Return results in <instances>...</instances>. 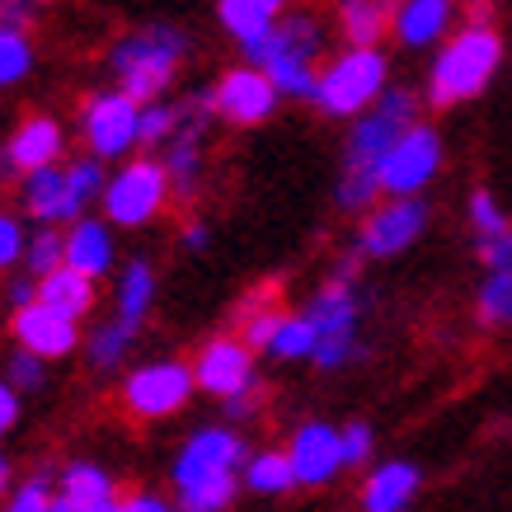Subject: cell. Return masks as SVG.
Listing matches in <instances>:
<instances>
[{
    "mask_svg": "<svg viewBox=\"0 0 512 512\" xmlns=\"http://www.w3.org/2000/svg\"><path fill=\"white\" fill-rule=\"evenodd\" d=\"M423 113V94L409 85L390 80L386 94L376 99L367 113H357L348 123L343 137V160H339V179H334V207L348 217H362L376 198H381V160L395 146L409 123H419Z\"/></svg>",
    "mask_w": 512,
    "mask_h": 512,
    "instance_id": "obj_1",
    "label": "cell"
},
{
    "mask_svg": "<svg viewBox=\"0 0 512 512\" xmlns=\"http://www.w3.org/2000/svg\"><path fill=\"white\" fill-rule=\"evenodd\" d=\"M249 442L231 419L198 423L170 456V494L184 512H231L235 498L245 494L240 470H245Z\"/></svg>",
    "mask_w": 512,
    "mask_h": 512,
    "instance_id": "obj_2",
    "label": "cell"
},
{
    "mask_svg": "<svg viewBox=\"0 0 512 512\" xmlns=\"http://www.w3.org/2000/svg\"><path fill=\"white\" fill-rule=\"evenodd\" d=\"M508 43L494 19L466 15L456 29L433 47V62L423 71V104L428 109H461L480 99L503 71Z\"/></svg>",
    "mask_w": 512,
    "mask_h": 512,
    "instance_id": "obj_3",
    "label": "cell"
},
{
    "mask_svg": "<svg viewBox=\"0 0 512 512\" xmlns=\"http://www.w3.org/2000/svg\"><path fill=\"white\" fill-rule=\"evenodd\" d=\"M188 52H193V38L170 19H156V24L118 33L104 52V71H109V85L151 104V99H165L174 90Z\"/></svg>",
    "mask_w": 512,
    "mask_h": 512,
    "instance_id": "obj_4",
    "label": "cell"
},
{
    "mask_svg": "<svg viewBox=\"0 0 512 512\" xmlns=\"http://www.w3.org/2000/svg\"><path fill=\"white\" fill-rule=\"evenodd\" d=\"M301 311H306V320H311V329H315L311 367H320V372H343V367H353L357 357L367 353V339H362L367 292H362V282H357L353 259H343V264L315 287L311 301H306Z\"/></svg>",
    "mask_w": 512,
    "mask_h": 512,
    "instance_id": "obj_5",
    "label": "cell"
},
{
    "mask_svg": "<svg viewBox=\"0 0 512 512\" xmlns=\"http://www.w3.org/2000/svg\"><path fill=\"white\" fill-rule=\"evenodd\" d=\"M325 57H329V19L320 10H311V5L282 10L273 33L254 52H245V62L264 66L273 76L282 99H306V104H311L315 76H320Z\"/></svg>",
    "mask_w": 512,
    "mask_h": 512,
    "instance_id": "obj_6",
    "label": "cell"
},
{
    "mask_svg": "<svg viewBox=\"0 0 512 512\" xmlns=\"http://www.w3.org/2000/svg\"><path fill=\"white\" fill-rule=\"evenodd\" d=\"M390 85V57L386 47H353L343 43L339 52H329L315 76L311 109L334 123H353L357 113H367L386 94Z\"/></svg>",
    "mask_w": 512,
    "mask_h": 512,
    "instance_id": "obj_7",
    "label": "cell"
},
{
    "mask_svg": "<svg viewBox=\"0 0 512 512\" xmlns=\"http://www.w3.org/2000/svg\"><path fill=\"white\" fill-rule=\"evenodd\" d=\"M170 207H174V184H170V170L160 165L156 151L109 165V184L99 193V212H104L118 231H146V226H156Z\"/></svg>",
    "mask_w": 512,
    "mask_h": 512,
    "instance_id": "obj_8",
    "label": "cell"
},
{
    "mask_svg": "<svg viewBox=\"0 0 512 512\" xmlns=\"http://www.w3.org/2000/svg\"><path fill=\"white\" fill-rule=\"evenodd\" d=\"M198 400L193 362L184 357H146L118 376V404L132 423H165Z\"/></svg>",
    "mask_w": 512,
    "mask_h": 512,
    "instance_id": "obj_9",
    "label": "cell"
},
{
    "mask_svg": "<svg viewBox=\"0 0 512 512\" xmlns=\"http://www.w3.org/2000/svg\"><path fill=\"white\" fill-rule=\"evenodd\" d=\"M76 132H80V146H85L90 156L109 160V165L137 156L141 151V99H132V94L118 90V85L90 90L80 99Z\"/></svg>",
    "mask_w": 512,
    "mask_h": 512,
    "instance_id": "obj_10",
    "label": "cell"
},
{
    "mask_svg": "<svg viewBox=\"0 0 512 512\" xmlns=\"http://www.w3.org/2000/svg\"><path fill=\"white\" fill-rule=\"evenodd\" d=\"M193 362V381L198 395L217 404L249 400V395H264V376H259V348H249L240 334H212L198 343Z\"/></svg>",
    "mask_w": 512,
    "mask_h": 512,
    "instance_id": "obj_11",
    "label": "cell"
},
{
    "mask_svg": "<svg viewBox=\"0 0 512 512\" xmlns=\"http://www.w3.org/2000/svg\"><path fill=\"white\" fill-rule=\"evenodd\" d=\"M433 226V207L423 193L414 198H376L362 221H357V259L381 264V259H400L404 249H414L423 240V231Z\"/></svg>",
    "mask_w": 512,
    "mask_h": 512,
    "instance_id": "obj_12",
    "label": "cell"
},
{
    "mask_svg": "<svg viewBox=\"0 0 512 512\" xmlns=\"http://www.w3.org/2000/svg\"><path fill=\"white\" fill-rule=\"evenodd\" d=\"M212 123H217V118H212L207 90H198L193 99H184L170 141L156 151L160 165L170 170L174 202H193L202 193V170H207V137H212Z\"/></svg>",
    "mask_w": 512,
    "mask_h": 512,
    "instance_id": "obj_13",
    "label": "cell"
},
{
    "mask_svg": "<svg viewBox=\"0 0 512 512\" xmlns=\"http://www.w3.org/2000/svg\"><path fill=\"white\" fill-rule=\"evenodd\" d=\"M207 104H212V118L226 127H264L278 113L282 90L264 66L235 62L207 85Z\"/></svg>",
    "mask_w": 512,
    "mask_h": 512,
    "instance_id": "obj_14",
    "label": "cell"
},
{
    "mask_svg": "<svg viewBox=\"0 0 512 512\" xmlns=\"http://www.w3.org/2000/svg\"><path fill=\"white\" fill-rule=\"evenodd\" d=\"M442 160H447V141L433 123H409L395 137V146L381 160V198H414L442 174Z\"/></svg>",
    "mask_w": 512,
    "mask_h": 512,
    "instance_id": "obj_15",
    "label": "cell"
},
{
    "mask_svg": "<svg viewBox=\"0 0 512 512\" xmlns=\"http://www.w3.org/2000/svg\"><path fill=\"white\" fill-rule=\"evenodd\" d=\"M71 151V132L57 113H24L0 146V179H19L43 165H62Z\"/></svg>",
    "mask_w": 512,
    "mask_h": 512,
    "instance_id": "obj_16",
    "label": "cell"
},
{
    "mask_svg": "<svg viewBox=\"0 0 512 512\" xmlns=\"http://www.w3.org/2000/svg\"><path fill=\"white\" fill-rule=\"evenodd\" d=\"M80 325H85V320L57 311V306H47L43 296L29 301V306H19V311H10V339H15L19 348H29V353L47 357V362L76 357V348L85 343Z\"/></svg>",
    "mask_w": 512,
    "mask_h": 512,
    "instance_id": "obj_17",
    "label": "cell"
},
{
    "mask_svg": "<svg viewBox=\"0 0 512 512\" xmlns=\"http://www.w3.org/2000/svg\"><path fill=\"white\" fill-rule=\"evenodd\" d=\"M287 447V461H292L296 489H329L343 470V447H339V428L325 419H306L296 423L292 437L282 442Z\"/></svg>",
    "mask_w": 512,
    "mask_h": 512,
    "instance_id": "obj_18",
    "label": "cell"
},
{
    "mask_svg": "<svg viewBox=\"0 0 512 512\" xmlns=\"http://www.w3.org/2000/svg\"><path fill=\"white\" fill-rule=\"evenodd\" d=\"M19 212L33 226H71L76 217H85L90 207L80 202V193L66 179V160L62 165H43V170L19 174Z\"/></svg>",
    "mask_w": 512,
    "mask_h": 512,
    "instance_id": "obj_19",
    "label": "cell"
},
{
    "mask_svg": "<svg viewBox=\"0 0 512 512\" xmlns=\"http://www.w3.org/2000/svg\"><path fill=\"white\" fill-rule=\"evenodd\" d=\"M461 24V0H395L390 5V38L404 52H433Z\"/></svg>",
    "mask_w": 512,
    "mask_h": 512,
    "instance_id": "obj_20",
    "label": "cell"
},
{
    "mask_svg": "<svg viewBox=\"0 0 512 512\" xmlns=\"http://www.w3.org/2000/svg\"><path fill=\"white\" fill-rule=\"evenodd\" d=\"M156 301H160V273L156 264L146 259V254H132L118 264L113 273V320L127 329V334H137L151 325V315H156Z\"/></svg>",
    "mask_w": 512,
    "mask_h": 512,
    "instance_id": "obj_21",
    "label": "cell"
},
{
    "mask_svg": "<svg viewBox=\"0 0 512 512\" xmlns=\"http://www.w3.org/2000/svg\"><path fill=\"white\" fill-rule=\"evenodd\" d=\"M66 264L80 268V273H90V278H113L118 264H123V254H118V226H113L104 212L99 217H76L66 226Z\"/></svg>",
    "mask_w": 512,
    "mask_h": 512,
    "instance_id": "obj_22",
    "label": "cell"
},
{
    "mask_svg": "<svg viewBox=\"0 0 512 512\" xmlns=\"http://www.w3.org/2000/svg\"><path fill=\"white\" fill-rule=\"evenodd\" d=\"M423 489V470L414 461H376L367 475H362V489H357V508L362 512H409L414 498Z\"/></svg>",
    "mask_w": 512,
    "mask_h": 512,
    "instance_id": "obj_23",
    "label": "cell"
},
{
    "mask_svg": "<svg viewBox=\"0 0 512 512\" xmlns=\"http://www.w3.org/2000/svg\"><path fill=\"white\" fill-rule=\"evenodd\" d=\"M329 29L353 47H381L390 38V0H334Z\"/></svg>",
    "mask_w": 512,
    "mask_h": 512,
    "instance_id": "obj_24",
    "label": "cell"
},
{
    "mask_svg": "<svg viewBox=\"0 0 512 512\" xmlns=\"http://www.w3.org/2000/svg\"><path fill=\"white\" fill-rule=\"evenodd\" d=\"M38 296H43L47 306L76 315V320H90L94 306H99V278H90V273L62 264V268H52V273L38 278Z\"/></svg>",
    "mask_w": 512,
    "mask_h": 512,
    "instance_id": "obj_25",
    "label": "cell"
},
{
    "mask_svg": "<svg viewBox=\"0 0 512 512\" xmlns=\"http://www.w3.org/2000/svg\"><path fill=\"white\" fill-rule=\"evenodd\" d=\"M217 24H221V33L240 47V57H245V52H254V47L273 33L278 10L264 5V0H217Z\"/></svg>",
    "mask_w": 512,
    "mask_h": 512,
    "instance_id": "obj_26",
    "label": "cell"
},
{
    "mask_svg": "<svg viewBox=\"0 0 512 512\" xmlns=\"http://www.w3.org/2000/svg\"><path fill=\"white\" fill-rule=\"evenodd\" d=\"M57 494H66L76 508H99V503H109V498H118V480H113L109 466H99V461H90V456H76V461H66L62 470H57Z\"/></svg>",
    "mask_w": 512,
    "mask_h": 512,
    "instance_id": "obj_27",
    "label": "cell"
},
{
    "mask_svg": "<svg viewBox=\"0 0 512 512\" xmlns=\"http://www.w3.org/2000/svg\"><path fill=\"white\" fill-rule=\"evenodd\" d=\"M132 348H137V334H127V329L109 315V320H99V325L85 334L80 357H85V367H90L94 376H123Z\"/></svg>",
    "mask_w": 512,
    "mask_h": 512,
    "instance_id": "obj_28",
    "label": "cell"
},
{
    "mask_svg": "<svg viewBox=\"0 0 512 512\" xmlns=\"http://www.w3.org/2000/svg\"><path fill=\"white\" fill-rule=\"evenodd\" d=\"M240 484L245 494L254 498H282L296 489L292 461H287V447H259L245 456V470H240Z\"/></svg>",
    "mask_w": 512,
    "mask_h": 512,
    "instance_id": "obj_29",
    "label": "cell"
},
{
    "mask_svg": "<svg viewBox=\"0 0 512 512\" xmlns=\"http://www.w3.org/2000/svg\"><path fill=\"white\" fill-rule=\"evenodd\" d=\"M33 71H38V43H33L29 24L0 19V94L19 90Z\"/></svg>",
    "mask_w": 512,
    "mask_h": 512,
    "instance_id": "obj_30",
    "label": "cell"
},
{
    "mask_svg": "<svg viewBox=\"0 0 512 512\" xmlns=\"http://www.w3.org/2000/svg\"><path fill=\"white\" fill-rule=\"evenodd\" d=\"M282 315H287V306H282L278 287H259L254 296H245V306H240V325H235V334L249 343V348H259L264 353L268 339L278 334Z\"/></svg>",
    "mask_w": 512,
    "mask_h": 512,
    "instance_id": "obj_31",
    "label": "cell"
},
{
    "mask_svg": "<svg viewBox=\"0 0 512 512\" xmlns=\"http://www.w3.org/2000/svg\"><path fill=\"white\" fill-rule=\"evenodd\" d=\"M475 315L484 329L512 334V268H484V282L475 292Z\"/></svg>",
    "mask_w": 512,
    "mask_h": 512,
    "instance_id": "obj_32",
    "label": "cell"
},
{
    "mask_svg": "<svg viewBox=\"0 0 512 512\" xmlns=\"http://www.w3.org/2000/svg\"><path fill=\"white\" fill-rule=\"evenodd\" d=\"M311 353H315V329H311V320H306V311H287L282 315V325H278V334L268 339L264 357L292 367V362H311Z\"/></svg>",
    "mask_w": 512,
    "mask_h": 512,
    "instance_id": "obj_33",
    "label": "cell"
},
{
    "mask_svg": "<svg viewBox=\"0 0 512 512\" xmlns=\"http://www.w3.org/2000/svg\"><path fill=\"white\" fill-rule=\"evenodd\" d=\"M62 264H66V226H33L29 249H24V268L33 278H43V273H52Z\"/></svg>",
    "mask_w": 512,
    "mask_h": 512,
    "instance_id": "obj_34",
    "label": "cell"
},
{
    "mask_svg": "<svg viewBox=\"0 0 512 512\" xmlns=\"http://www.w3.org/2000/svg\"><path fill=\"white\" fill-rule=\"evenodd\" d=\"M466 221H470V235L475 240H494V235L512 231V217H508V207L489 193V188H475L466 202Z\"/></svg>",
    "mask_w": 512,
    "mask_h": 512,
    "instance_id": "obj_35",
    "label": "cell"
},
{
    "mask_svg": "<svg viewBox=\"0 0 512 512\" xmlns=\"http://www.w3.org/2000/svg\"><path fill=\"white\" fill-rule=\"evenodd\" d=\"M57 494V475L52 470H33L29 480H15V489L0 498V512H47Z\"/></svg>",
    "mask_w": 512,
    "mask_h": 512,
    "instance_id": "obj_36",
    "label": "cell"
},
{
    "mask_svg": "<svg viewBox=\"0 0 512 512\" xmlns=\"http://www.w3.org/2000/svg\"><path fill=\"white\" fill-rule=\"evenodd\" d=\"M179 109H184V99H170V94L141 104V151H160L170 141L174 123H179Z\"/></svg>",
    "mask_w": 512,
    "mask_h": 512,
    "instance_id": "obj_37",
    "label": "cell"
},
{
    "mask_svg": "<svg viewBox=\"0 0 512 512\" xmlns=\"http://www.w3.org/2000/svg\"><path fill=\"white\" fill-rule=\"evenodd\" d=\"M66 179H71V188L80 193L85 207H99V193H104V184H109V160L90 156V151L66 156Z\"/></svg>",
    "mask_w": 512,
    "mask_h": 512,
    "instance_id": "obj_38",
    "label": "cell"
},
{
    "mask_svg": "<svg viewBox=\"0 0 512 512\" xmlns=\"http://www.w3.org/2000/svg\"><path fill=\"white\" fill-rule=\"evenodd\" d=\"M29 217L24 212H10V207H0V278L5 273H15L24 268V249H29Z\"/></svg>",
    "mask_w": 512,
    "mask_h": 512,
    "instance_id": "obj_39",
    "label": "cell"
},
{
    "mask_svg": "<svg viewBox=\"0 0 512 512\" xmlns=\"http://www.w3.org/2000/svg\"><path fill=\"white\" fill-rule=\"evenodd\" d=\"M47 367H52V362H47V357H38V353H29V348H10V353H5V367H0V372L10 376V386L15 390H24V395H38V390L47 386Z\"/></svg>",
    "mask_w": 512,
    "mask_h": 512,
    "instance_id": "obj_40",
    "label": "cell"
},
{
    "mask_svg": "<svg viewBox=\"0 0 512 512\" xmlns=\"http://www.w3.org/2000/svg\"><path fill=\"white\" fill-rule=\"evenodd\" d=\"M339 447H343V466L348 470H362L372 466V451H376V428L372 423H339Z\"/></svg>",
    "mask_w": 512,
    "mask_h": 512,
    "instance_id": "obj_41",
    "label": "cell"
},
{
    "mask_svg": "<svg viewBox=\"0 0 512 512\" xmlns=\"http://www.w3.org/2000/svg\"><path fill=\"white\" fill-rule=\"evenodd\" d=\"M19 423H24V390H15L10 386V376L0 372V442L15 437Z\"/></svg>",
    "mask_w": 512,
    "mask_h": 512,
    "instance_id": "obj_42",
    "label": "cell"
},
{
    "mask_svg": "<svg viewBox=\"0 0 512 512\" xmlns=\"http://www.w3.org/2000/svg\"><path fill=\"white\" fill-rule=\"evenodd\" d=\"M5 306L10 311H19V306H29V301H38V278H33L29 268L24 273H5Z\"/></svg>",
    "mask_w": 512,
    "mask_h": 512,
    "instance_id": "obj_43",
    "label": "cell"
},
{
    "mask_svg": "<svg viewBox=\"0 0 512 512\" xmlns=\"http://www.w3.org/2000/svg\"><path fill=\"white\" fill-rule=\"evenodd\" d=\"M123 512H184L174 494H160V489H137V494L123 498Z\"/></svg>",
    "mask_w": 512,
    "mask_h": 512,
    "instance_id": "obj_44",
    "label": "cell"
},
{
    "mask_svg": "<svg viewBox=\"0 0 512 512\" xmlns=\"http://www.w3.org/2000/svg\"><path fill=\"white\" fill-rule=\"evenodd\" d=\"M475 254L484 268H512V231L494 235V240H475Z\"/></svg>",
    "mask_w": 512,
    "mask_h": 512,
    "instance_id": "obj_45",
    "label": "cell"
},
{
    "mask_svg": "<svg viewBox=\"0 0 512 512\" xmlns=\"http://www.w3.org/2000/svg\"><path fill=\"white\" fill-rule=\"evenodd\" d=\"M179 245H184L188 254H207V249H212V226L202 217H188L184 226H179Z\"/></svg>",
    "mask_w": 512,
    "mask_h": 512,
    "instance_id": "obj_46",
    "label": "cell"
},
{
    "mask_svg": "<svg viewBox=\"0 0 512 512\" xmlns=\"http://www.w3.org/2000/svg\"><path fill=\"white\" fill-rule=\"evenodd\" d=\"M47 5H57V0H0V19H15V24H29L47 10Z\"/></svg>",
    "mask_w": 512,
    "mask_h": 512,
    "instance_id": "obj_47",
    "label": "cell"
},
{
    "mask_svg": "<svg viewBox=\"0 0 512 512\" xmlns=\"http://www.w3.org/2000/svg\"><path fill=\"white\" fill-rule=\"evenodd\" d=\"M264 409V395H249V400H231V404H221V414L231 423H245V419H254Z\"/></svg>",
    "mask_w": 512,
    "mask_h": 512,
    "instance_id": "obj_48",
    "label": "cell"
},
{
    "mask_svg": "<svg viewBox=\"0 0 512 512\" xmlns=\"http://www.w3.org/2000/svg\"><path fill=\"white\" fill-rule=\"evenodd\" d=\"M10 489H15V461H10V456L0 451V498L10 494Z\"/></svg>",
    "mask_w": 512,
    "mask_h": 512,
    "instance_id": "obj_49",
    "label": "cell"
},
{
    "mask_svg": "<svg viewBox=\"0 0 512 512\" xmlns=\"http://www.w3.org/2000/svg\"><path fill=\"white\" fill-rule=\"evenodd\" d=\"M47 512H85V508H76L66 494H52V503H47Z\"/></svg>",
    "mask_w": 512,
    "mask_h": 512,
    "instance_id": "obj_50",
    "label": "cell"
},
{
    "mask_svg": "<svg viewBox=\"0 0 512 512\" xmlns=\"http://www.w3.org/2000/svg\"><path fill=\"white\" fill-rule=\"evenodd\" d=\"M90 512H123V498H109V503H99V508H90Z\"/></svg>",
    "mask_w": 512,
    "mask_h": 512,
    "instance_id": "obj_51",
    "label": "cell"
},
{
    "mask_svg": "<svg viewBox=\"0 0 512 512\" xmlns=\"http://www.w3.org/2000/svg\"><path fill=\"white\" fill-rule=\"evenodd\" d=\"M264 5H273V10H278V15H282V10H292L296 0H264Z\"/></svg>",
    "mask_w": 512,
    "mask_h": 512,
    "instance_id": "obj_52",
    "label": "cell"
},
{
    "mask_svg": "<svg viewBox=\"0 0 512 512\" xmlns=\"http://www.w3.org/2000/svg\"><path fill=\"white\" fill-rule=\"evenodd\" d=\"M390 5H395V0H390Z\"/></svg>",
    "mask_w": 512,
    "mask_h": 512,
    "instance_id": "obj_53",
    "label": "cell"
}]
</instances>
